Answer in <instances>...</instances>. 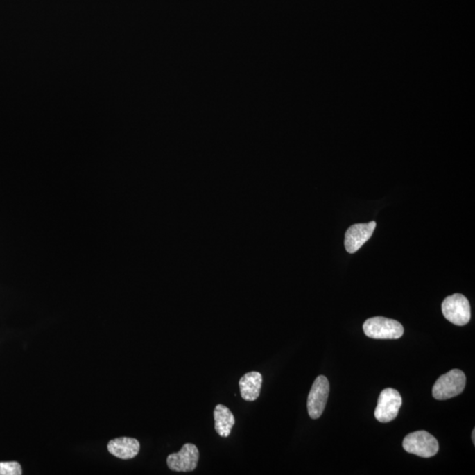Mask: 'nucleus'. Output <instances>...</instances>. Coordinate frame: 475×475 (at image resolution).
<instances>
[{
	"label": "nucleus",
	"instance_id": "obj_13",
	"mask_svg": "<svg viewBox=\"0 0 475 475\" xmlns=\"http://www.w3.org/2000/svg\"><path fill=\"white\" fill-rule=\"evenodd\" d=\"M472 438H473L474 444H475V430H474L473 433H472Z\"/></svg>",
	"mask_w": 475,
	"mask_h": 475
},
{
	"label": "nucleus",
	"instance_id": "obj_1",
	"mask_svg": "<svg viewBox=\"0 0 475 475\" xmlns=\"http://www.w3.org/2000/svg\"><path fill=\"white\" fill-rule=\"evenodd\" d=\"M466 383L467 378L463 372L458 369L451 370L435 381L432 395L438 401L456 397L464 391Z\"/></svg>",
	"mask_w": 475,
	"mask_h": 475
},
{
	"label": "nucleus",
	"instance_id": "obj_3",
	"mask_svg": "<svg viewBox=\"0 0 475 475\" xmlns=\"http://www.w3.org/2000/svg\"><path fill=\"white\" fill-rule=\"evenodd\" d=\"M403 448L408 454L422 458H431L438 453L439 444L433 435L425 431L408 434L403 440Z\"/></svg>",
	"mask_w": 475,
	"mask_h": 475
},
{
	"label": "nucleus",
	"instance_id": "obj_10",
	"mask_svg": "<svg viewBox=\"0 0 475 475\" xmlns=\"http://www.w3.org/2000/svg\"><path fill=\"white\" fill-rule=\"evenodd\" d=\"M240 390L242 399L247 401H254L261 394L263 376L258 372H250L240 380Z\"/></svg>",
	"mask_w": 475,
	"mask_h": 475
},
{
	"label": "nucleus",
	"instance_id": "obj_11",
	"mask_svg": "<svg viewBox=\"0 0 475 475\" xmlns=\"http://www.w3.org/2000/svg\"><path fill=\"white\" fill-rule=\"evenodd\" d=\"M215 431L222 438H227L231 434L235 424L234 415L225 406L218 404L214 409Z\"/></svg>",
	"mask_w": 475,
	"mask_h": 475
},
{
	"label": "nucleus",
	"instance_id": "obj_9",
	"mask_svg": "<svg viewBox=\"0 0 475 475\" xmlns=\"http://www.w3.org/2000/svg\"><path fill=\"white\" fill-rule=\"evenodd\" d=\"M107 450L121 460H132L139 454L140 444L136 438H118L107 444Z\"/></svg>",
	"mask_w": 475,
	"mask_h": 475
},
{
	"label": "nucleus",
	"instance_id": "obj_8",
	"mask_svg": "<svg viewBox=\"0 0 475 475\" xmlns=\"http://www.w3.org/2000/svg\"><path fill=\"white\" fill-rule=\"evenodd\" d=\"M375 228V221L352 225L347 230L344 241L347 252L354 254L359 251L371 239Z\"/></svg>",
	"mask_w": 475,
	"mask_h": 475
},
{
	"label": "nucleus",
	"instance_id": "obj_7",
	"mask_svg": "<svg viewBox=\"0 0 475 475\" xmlns=\"http://www.w3.org/2000/svg\"><path fill=\"white\" fill-rule=\"evenodd\" d=\"M198 448L193 444H185L178 453L170 454L166 458L169 469L175 472H192L198 467Z\"/></svg>",
	"mask_w": 475,
	"mask_h": 475
},
{
	"label": "nucleus",
	"instance_id": "obj_12",
	"mask_svg": "<svg viewBox=\"0 0 475 475\" xmlns=\"http://www.w3.org/2000/svg\"><path fill=\"white\" fill-rule=\"evenodd\" d=\"M22 468L18 462H0V475H21Z\"/></svg>",
	"mask_w": 475,
	"mask_h": 475
},
{
	"label": "nucleus",
	"instance_id": "obj_5",
	"mask_svg": "<svg viewBox=\"0 0 475 475\" xmlns=\"http://www.w3.org/2000/svg\"><path fill=\"white\" fill-rule=\"evenodd\" d=\"M402 399L401 395L394 388L383 390L378 399V406L375 409L374 415L380 422H389L395 420L401 408Z\"/></svg>",
	"mask_w": 475,
	"mask_h": 475
},
{
	"label": "nucleus",
	"instance_id": "obj_4",
	"mask_svg": "<svg viewBox=\"0 0 475 475\" xmlns=\"http://www.w3.org/2000/svg\"><path fill=\"white\" fill-rule=\"evenodd\" d=\"M442 313H443L445 319L454 325H467L471 319L469 301L462 294L451 295L442 303Z\"/></svg>",
	"mask_w": 475,
	"mask_h": 475
},
{
	"label": "nucleus",
	"instance_id": "obj_2",
	"mask_svg": "<svg viewBox=\"0 0 475 475\" xmlns=\"http://www.w3.org/2000/svg\"><path fill=\"white\" fill-rule=\"evenodd\" d=\"M365 336L372 339L396 340L404 334V327L397 320L385 317H372L363 326Z\"/></svg>",
	"mask_w": 475,
	"mask_h": 475
},
{
	"label": "nucleus",
	"instance_id": "obj_6",
	"mask_svg": "<svg viewBox=\"0 0 475 475\" xmlns=\"http://www.w3.org/2000/svg\"><path fill=\"white\" fill-rule=\"evenodd\" d=\"M329 382L325 376L320 375L314 380L307 399V411L311 418L322 417L329 399Z\"/></svg>",
	"mask_w": 475,
	"mask_h": 475
}]
</instances>
